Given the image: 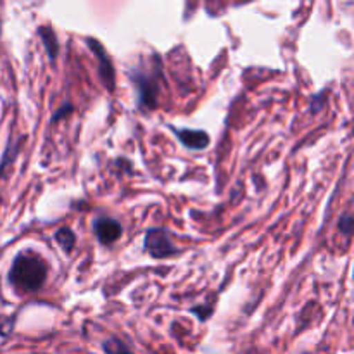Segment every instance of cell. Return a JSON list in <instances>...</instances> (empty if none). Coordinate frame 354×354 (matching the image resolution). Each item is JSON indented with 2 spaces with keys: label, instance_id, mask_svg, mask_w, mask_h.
Returning <instances> with one entry per match:
<instances>
[{
  "label": "cell",
  "instance_id": "cell-9",
  "mask_svg": "<svg viewBox=\"0 0 354 354\" xmlns=\"http://www.w3.org/2000/svg\"><path fill=\"white\" fill-rule=\"evenodd\" d=\"M102 349L106 354H133L131 353V349L128 348L123 341H120V339L116 337L107 339V341L102 344Z\"/></svg>",
  "mask_w": 354,
  "mask_h": 354
},
{
  "label": "cell",
  "instance_id": "cell-7",
  "mask_svg": "<svg viewBox=\"0 0 354 354\" xmlns=\"http://www.w3.org/2000/svg\"><path fill=\"white\" fill-rule=\"evenodd\" d=\"M38 37H40L45 50H47L48 59L54 62L59 54V41H57V35H55V31L52 30L50 26H40L38 28Z\"/></svg>",
  "mask_w": 354,
  "mask_h": 354
},
{
  "label": "cell",
  "instance_id": "cell-5",
  "mask_svg": "<svg viewBox=\"0 0 354 354\" xmlns=\"http://www.w3.org/2000/svg\"><path fill=\"white\" fill-rule=\"evenodd\" d=\"M121 228L120 221H116L114 218H97L93 221V234H95L97 241L104 245H111L120 239Z\"/></svg>",
  "mask_w": 354,
  "mask_h": 354
},
{
  "label": "cell",
  "instance_id": "cell-8",
  "mask_svg": "<svg viewBox=\"0 0 354 354\" xmlns=\"http://www.w3.org/2000/svg\"><path fill=\"white\" fill-rule=\"evenodd\" d=\"M54 239H55V242H57V244L61 245L62 251H66V252H68V254L73 251V249H75L76 235H75V232H73L69 227H61V228H59V230L55 232Z\"/></svg>",
  "mask_w": 354,
  "mask_h": 354
},
{
  "label": "cell",
  "instance_id": "cell-12",
  "mask_svg": "<svg viewBox=\"0 0 354 354\" xmlns=\"http://www.w3.org/2000/svg\"><path fill=\"white\" fill-rule=\"evenodd\" d=\"M192 311L196 315H199L201 322H206L211 317V313H213V308H207V310H204V308H194Z\"/></svg>",
  "mask_w": 354,
  "mask_h": 354
},
{
  "label": "cell",
  "instance_id": "cell-4",
  "mask_svg": "<svg viewBox=\"0 0 354 354\" xmlns=\"http://www.w3.org/2000/svg\"><path fill=\"white\" fill-rule=\"evenodd\" d=\"M85 41H86V45L92 48L93 54L97 55V61H99L100 80H102V83L106 85V88L113 92L114 83H116V73H114V66H113V62H111L109 55H107L106 48L102 47V44H100L97 38L88 37Z\"/></svg>",
  "mask_w": 354,
  "mask_h": 354
},
{
  "label": "cell",
  "instance_id": "cell-1",
  "mask_svg": "<svg viewBox=\"0 0 354 354\" xmlns=\"http://www.w3.org/2000/svg\"><path fill=\"white\" fill-rule=\"evenodd\" d=\"M47 275L48 268L40 256L33 252H19L14 258L7 280L17 292L28 294L40 290L47 280Z\"/></svg>",
  "mask_w": 354,
  "mask_h": 354
},
{
  "label": "cell",
  "instance_id": "cell-3",
  "mask_svg": "<svg viewBox=\"0 0 354 354\" xmlns=\"http://www.w3.org/2000/svg\"><path fill=\"white\" fill-rule=\"evenodd\" d=\"M144 249L156 259L169 258L178 252V248L173 244L165 228H149L144 237Z\"/></svg>",
  "mask_w": 354,
  "mask_h": 354
},
{
  "label": "cell",
  "instance_id": "cell-2",
  "mask_svg": "<svg viewBox=\"0 0 354 354\" xmlns=\"http://www.w3.org/2000/svg\"><path fill=\"white\" fill-rule=\"evenodd\" d=\"M159 73H161V64L154 68V73L142 71V69H135L131 73V80L135 83L138 97V106L144 109H156L158 107V93H159Z\"/></svg>",
  "mask_w": 354,
  "mask_h": 354
},
{
  "label": "cell",
  "instance_id": "cell-10",
  "mask_svg": "<svg viewBox=\"0 0 354 354\" xmlns=\"http://www.w3.org/2000/svg\"><path fill=\"white\" fill-rule=\"evenodd\" d=\"M353 223L354 221L351 213H346L344 216H341V220H339V230H341V234L349 237V235L353 234Z\"/></svg>",
  "mask_w": 354,
  "mask_h": 354
},
{
  "label": "cell",
  "instance_id": "cell-13",
  "mask_svg": "<svg viewBox=\"0 0 354 354\" xmlns=\"http://www.w3.org/2000/svg\"><path fill=\"white\" fill-rule=\"evenodd\" d=\"M313 100H315V102H318V106H315L313 109H311V113H318V111H320L322 107L325 106V100L322 99V95H320V93H318V95H315V97H313Z\"/></svg>",
  "mask_w": 354,
  "mask_h": 354
},
{
  "label": "cell",
  "instance_id": "cell-6",
  "mask_svg": "<svg viewBox=\"0 0 354 354\" xmlns=\"http://www.w3.org/2000/svg\"><path fill=\"white\" fill-rule=\"evenodd\" d=\"M173 130V133L178 137V140L182 142L185 147L192 149V151H203L209 145V135L203 130H190V128H175L169 127Z\"/></svg>",
  "mask_w": 354,
  "mask_h": 354
},
{
  "label": "cell",
  "instance_id": "cell-11",
  "mask_svg": "<svg viewBox=\"0 0 354 354\" xmlns=\"http://www.w3.org/2000/svg\"><path fill=\"white\" fill-rule=\"evenodd\" d=\"M73 111H75V106H73V104H64V106H61L57 109V113H54V116L50 118V123H55V121H59L61 120V118H64V116H68V114H71Z\"/></svg>",
  "mask_w": 354,
  "mask_h": 354
}]
</instances>
